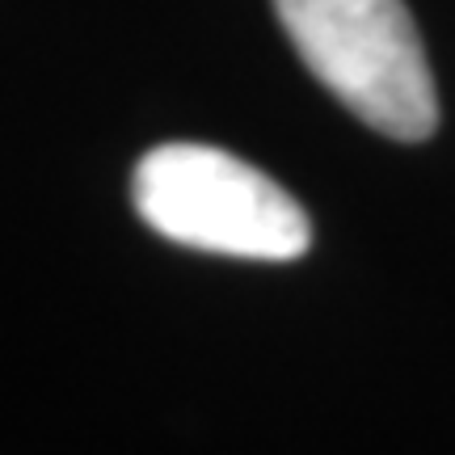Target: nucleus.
I'll list each match as a JSON object with an SVG mask.
<instances>
[{
    "label": "nucleus",
    "mask_w": 455,
    "mask_h": 455,
    "mask_svg": "<svg viewBox=\"0 0 455 455\" xmlns=\"http://www.w3.org/2000/svg\"><path fill=\"white\" fill-rule=\"evenodd\" d=\"M135 212L164 241L249 261H291L312 224L275 178L212 144H161L135 164Z\"/></svg>",
    "instance_id": "nucleus-2"
},
{
    "label": "nucleus",
    "mask_w": 455,
    "mask_h": 455,
    "mask_svg": "<svg viewBox=\"0 0 455 455\" xmlns=\"http://www.w3.org/2000/svg\"><path fill=\"white\" fill-rule=\"evenodd\" d=\"M295 55L371 131L418 144L439 127V93L405 0H275Z\"/></svg>",
    "instance_id": "nucleus-1"
}]
</instances>
